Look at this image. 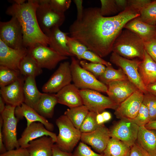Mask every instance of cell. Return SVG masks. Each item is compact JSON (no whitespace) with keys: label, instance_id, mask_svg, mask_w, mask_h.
<instances>
[{"label":"cell","instance_id":"obj_19","mask_svg":"<svg viewBox=\"0 0 156 156\" xmlns=\"http://www.w3.org/2000/svg\"><path fill=\"white\" fill-rule=\"evenodd\" d=\"M44 136L51 137L55 142L57 135L55 133L48 130L44 125L39 122H34L26 127L21 137L18 139L20 147L26 148L29 142Z\"/></svg>","mask_w":156,"mask_h":156},{"label":"cell","instance_id":"obj_20","mask_svg":"<svg viewBox=\"0 0 156 156\" xmlns=\"http://www.w3.org/2000/svg\"><path fill=\"white\" fill-rule=\"evenodd\" d=\"M45 34L49 40V47L60 54L65 56L74 57L70 52L67 44V33L62 32L59 27L51 28Z\"/></svg>","mask_w":156,"mask_h":156},{"label":"cell","instance_id":"obj_30","mask_svg":"<svg viewBox=\"0 0 156 156\" xmlns=\"http://www.w3.org/2000/svg\"><path fill=\"white\" fill-rule=\"evenodd\" d=\"M131 147L117 139L111 138L104 150V156H129Z\"/></svg>","mask_w":156,"mask_h":156},{"label":"cell","instance_id":"obj_32","mask_svg":"<svg viewBox=\"0 0 156 156\" xmlns=\"http://www.w3.org/2000/svg\"><path fill=\"white\" fill-rule=\"evenodd\" d=\"M127 79V76L121 68L116 69L112 65L106 66L104 73L99 77V80L106 85L112 81Z\"/></svg>","mask_w":156,"mask_h":156},{"label":"cell","instance_id":"obj_55","mask_svg":"<svg viewBox=\"0 0 156 156\" xmlns=\"http://www.w3.org/2000/svg\"><path fill=\"white\" fill-rule=\"evenodd\" d=\"M105 122H107L111 120L112 116L110 113L108 112L105 111L101 113Z\"/></svg>","mask_w":156,"mask_h":156},{"label":"cell","instance_id":"obj_16","mask_svg":"<svg viewBox=\"0 0 156 156\" xmlns=\"http://www.w3.org/2000/svg\"><path fill=\"white\" fill-rule=\"evenodd\" d=\"M107 85L108 96L118 105L138 90L128 79L112 81Z\"/></svg>","mask_w":156,"mask_h":156},{"label":"cell","instance_id":"obj_4","mask_svg":"<svg viewBox=\"0 0 156 156\" xmlns=\"http://www.w3.org/2000/svg\"><path fill=\"white\" fill-rule=\"evenodd\" d=\"M55 122L59 131L55 144L61 150L71 153L81 140V133L64 114L57 118Z\"/></svg>","mask_w":156,"mask_h":156},{"label":"cell","instance_id":"obj_3","mask_svg":"<svg viewBox=\"0 0 156 156\" xmlns=\"http://www.w3.org/2000/svg\"><path fill=\"white\" fill-rule=\"evenodd\" d=\"M144 42L131 31L122 30L115 40L112 52L130 60H142L145 53Z\"/></svg>","mask_w":156,"mask_h":156},{"label":"cell","instance_id":"obj_45","mask_svg":"<svg viewBox=\"0 0 156 156\" xmlns=\"http://www.w3.org/2000/svg\"><path fill=\"white\" fill-rule=\"evenodd\" d=\"M151 1L150 0H128V6L139 13L140 11Z\"/></svg>","mask_w":156,"mask_h":156},{"label":"cell","instance_id":"obj_44","mask_svg":"<svg viewBox=\"0 0 156 156\" xmlns=\"http://www.w3.org/2000/svg\"><path fill=\"white\" fill-rule=\"evenodd\" d=\"M145 49L156 62V39L153 38L144 42Z\"/></svg>","mask_w":156,"mask_h":156},{"label":"cell","instance_id":"obj_17","mask_svg":"<svg viewBox=\"0 0 156 156\" xmlns=\"http://www.w3.org/2000/svg\"><path fill=\"white\" fill-rule=\"evenodd\" d=\"M28 53L27 48L13 49L0 39V66L19 70L21 61Z\"/></svg>","mask_w":156,"mask_h":156},{"label":"cell","instance_id":"obj_12","mask_svg":"<svg viewBox=\"0 0 156 156\" xmlns=\"http://www.w3.org/2000/svg\"><path fill=\"white\" fill-rule=\"evenodd\" d=\"M72 81L70 63L65 61L59 67L42 87V91L45 93H57Z\"/></svg>","mask_w":156,"mask_h":156},{"label":"cell","instance_id":"obj_2","mask_svg":"<svg viewBox=\"0 0 156 156\" xmlns=\"http://www.w3.org/2000/svg\"><path fill=\"white\" fill-rule=\"evenodd\" d=\"M39 1L29 0L22 4L12 3L7 9L6 14L16 17L22 27L24 46L30 48L37 43L46 46L49 44L47 36L38 25L36 10Z\"/></svg>","mask_w":156,"mask_h":156},{"label":"cell","instance_id":"obj_28","mask_svg":"<svg viewBox=\"0 0 156 156\" xmlns=\"http://www.w3.org/2000/svg\"><path fill=\"white\" fill-rule=\"evenodd\" d=\"M58 101L55 94L43 93L34 109L45 118H51Z\"/></svg>","mask_w":156,"mask_h":156},{"label":"cell","instance_id":"obj_33","mask_svg":"<svg viewBox=\"0 0 156 156\" xmlns=\"http://www.w3.org/2000/svg\"><path fill=\"white\" fill-rule=\"evenodd\" d=\"M19 70L0 66V87L8 85L18 80L21 76Z\"/></svg>","mask_w":156,"mask_h":156},{"label":"cell","instance_id":"obj_54","mask_svg":"<svg viewBox=\"0 0 156 156\" xmlns=\"http://www.w3.org/2000/svg\"><path fill=\"white\" fill-rule=\"evenodd\" d=\"M145 127L148 129L156 130V120L150 122L145 125Z\"/></svg>","mask_w":156,"mask_h":156},{"label":"cell","instance_id":"obj_48","mask_svg":"<svg viewBox=\"0 0 156 156\" xmlns=\"http://www.w3.org/2000/svg\"><path fill=\"white\" fill-rule=\"evenodd\" d=\"M73 1L76 5L77 9V14L76 19H79L82 17L84 9L82 5L83 1L82 0H74Z\"/></svg>","mask_w":156,"mask_h":156},{"label":"cell","instance_id":"obj_47","mask_svg":"<svg viewBox=\"0 0 156 156\" xmlns=\"http://www.w3.org/2000/svg\"><path fill=\"white\" fill-rule=\"evenodd\" d=\"M129 156H150V155L136 141L131 147Z\"/></svg>","mask_w":156,"mask_h":156},{"label":"cell","instance_id":"obj_26","mask_svg":"<svg viewBox=\"0 0 156 156\" xmlns=\"http://www.w3.org/2000/svg\"><path fill=\"white\" fill-rule=\"evenodd\" d=\"M137 142L149 155L156 156V130L139 127Z\"/></svg>","mask_w":156,"mask_h":156},{"label":"cell","instance_id":"obj_35","mask_svg":"<svg viewBox=\"0 0 156 156\" xmlns=\"http://www.w3.org/2000/svg\"><path fill=\"white\" fill-rule=\"evenodd\" d=\"M68 46L70 53L76 56L79 60L82 59V56L87 48L79 41L67 36Z\"/></svg>","mask_w":156,"mask_h":156},{"label":"cell","instance_id":"obj_18","mask_svg":"<svg viewBox=\"0 0 156 156\" xmlns=\"http://www.w3.org/2000/svg\"><path fill=\"white\" fill-rule=\"evenodd\" d=\"M25 80V77L21 75L12 83L0 87L1 96L7 105L16 107L24 103L23 85Z\"/></svg>","mask_w":156,"mask_h":156},{"label":"cell","instance_id":"obj_58","mask_svg":"<svg viewBox=\"0 0 156 156\" xmlns=\"http://www.w3.org/2000/svg\"><path fill=\"white\" fill-rule=\"evenodd\" d=\"M154 38L156 39V35L155 36Z\"/></svg>","mask_w":156,"mask_h":156},{"label":"cell","instance_id":"obj_46","mask_svg":"<svg viewBox=\"0 0 156 156\" xmlns=\"http://www.w3.org/2000/svg\"><path fill=\"white\" fill-rule=\"evenodd\" d=\"M0 156H29V155L26 148L20 147L18 148L7 151L0 154Z\"/></svg>","mask_w":156,"mask_h":156},{"label":"cell","instance_id":"obj_27","mask_svg":"<svg viewBox=\"0 0 156 156\" xmlns=\"http://www.w3.org/2000/svg\"><path fill=\"white\" fill-rule=\"evenodd\" d=\"M23 92L24 103L34 109L42 93L37 88L35 77L31 76L25 77Z\"/></svg>","mask_w":156,"mask_h":156},{"label":"cell","instance_id":"obj_10","mask_svg":"<svg viewBox=\"0 0 156 156\" xmlns=\"http://www.w3.org/2000/svg\"><path fill=\"white\" fill-rule=\"evenodd\" d=\"M80 93L83 105L87 108L89 111L100 113L107 109L115 110L118 105L108 96L104 95L96 90H80Z\"/></svg>","mask_w":156,"mask_h":156},{"label":"cell","instance_id":"obj_24","mask_svg":"<svg viewBox=\"0 0 156 156\" xmlns=\"http://www.w3.org/2000/svg\"><path fill=\"white\" fill-rule=\"evenodd\" d=\"M124 28L134 33L144 42L154 38L156 35V25L145 23L140 19L138 17L128 22Z\"/></svg>","mask_w":156,"mask_h":156},{"label":"cell","instance_id":"obj_15","mask_svg":"<svg viewBox=\"0 0 156 156\" xmlns=\"http://www.w3.org/2000/svg\"><path fill=\"white\" fill-rule=\"evenodd\" d=\"M110 138L109 129L103 124L92 131L81 133V140L97 153L103 154Z\"/></svg>","mask_w":156,"mask_h":156},{"label":"cell","instance_id":"obj_14","mask_svg":"<svg viewBox=\"0 0 156 156\" xmlns=\"http://www.w3.org/2000/svg\"><path fill=\"white\" fill-rule=\"evenodd\" d=\"M144 95V93L138 89L119 104L115 110L116 117L120 119H133L142 103Z\"/></svg>","mask_w":156,"mask_h":156},{"label":"cell","instance_id":"obj_11","mask_svg":"<svg viewBox=\"0 0 156 156\" xmlns=\"http://www.w3.org/2000/svg\"><path fill=\"white\" fill-rule=\"evenodd\" d=\"M110 61L121 68L128 79L139 90L144 94L147 92L138 71V66L141 60L128 59L112 52L110 57Z\"/></svg>","mask_w":156,"mask_h":156},{"label":"cell","instance_id":"obj_23","mask_svg":"<svg viewBox=\"0 0 156 156\" xmlns=\"http://www.w3.org/2000/svg\"><path fill=\"white\" fill-rule=\"evenodd\" d=\"M54 143L51 137L44 136L30 141L26 148L29 156H52Z\"/></svg>","mask_w":156,"mask_h":156},{"label":"cell","instance_id":"obj_57","mask_svg":"<svg viewBox=\"0 0 156 156\" xmlns=\"http://www.w3.org/2000/svg\"><path fill=\"white\" fill-rule=\"evenodd\" d=\"M26 0H13L11 2H13V3H15L18 5L23 4L25 2Z\"/></svg>","mask_w":156,"mask_h":156},{"label":"cell","instance_id":"obj_22","mask_svg":"<svg viewBox=\"0 0 156 156\" xmlns=\"http://www.w3.org/2000/svg\"><path fill=\"white\" fill-rule=\"evenodd\" d=\"M15 114L19 120L24 117L25 118L27 121V127L33 122H39L43 124L49 131L52 132L54 129L52 123L39 114L34 109L24 103L16 107Z\"/></svg>","mask_w":156,"mask_h":156},{"label":"cell","instance_id":"obj_9","mask_svg":"<svg viewBox=\"0 0 156 156\" xmlns=\"http://www.w3.org/2000/svg\"><path fill=\"white\" fill-rule=\"evenodd\" d=\"M0 39L11 48L18 49L25 48L22 27L16 17L12 16L8 21L0 22Z\"/></svg>","mask_w":156,"mask_h":156},{"label":"cell","instance_id":"obj_21","mask_svg":"<svg viewBox=\"0 0 156 156\" xmlns=\"http://www.w3.org/2000/svg\"><path fill=\"white\" fill-rule=\"evenodd\" d=\"M58 103L69 108L83 105L80 89L74 84H70L55 94Z\"/></svg>","mask_w":156,"mask_h":156},{"label":"cell","instance_id":"obj_6","mask_svg":"<svg viewBox=\"0 0 156 156\" xmlns=\"http://www.w3.org/2000/svg\"><path fill=\"white\" fill-rule=\"evenodd\" d=\"M16 107L7 105L4 111L1 114L3 120L2 132L3 142L7 151L20 147L17 138L16 131L19 120L15 115Z\"/></svg>","mask_w":156,"mask_h":156},{"label":"cell","instance_id":"obj_53","mask_svg":"<svg viewBox=\"0 0 156 156\" xmlns=\"http://www.w3.org/2000/svg\"><path fill=\"white\" fill-rule=\"evenodd\" d=\"M96 120L97 124L99 125L104 124V123L105 122L101 113L97 114L96 116Z\"/></svg>","mask_w":156,"mask_h":156},{"label":"cell","instance_id":"obj_49","mask_svg":"<svg viewBox=\"0 0 156 156\" xmlns=\"http://www.w3.org/2000/svg\"><path fill=\"white\" fill-rule=\"evenodd\" d=\"M3 124V120L1 116H0V153L1 154L6 152L7 150L4 144L3 140L2 128Z\"/></svg>","mask_w":156,"mask_h":156},{"label":"cell","instance_id":"obj_42","mask_svg":"<svg viewBox=\"0 0 156 156\" xmlns=\"http://www.w3.org/2000/svg\"><path fill=\"white\" fill-rule=\"evenodd\" d=\"M52 8L57 12L64 13L70 7L71 0H48Z\"/></svg>","mask_w":156,"mask_h":156},{"label":"cell","instance_id":"obj_13","mask_svg":"<svg viewBox=\"0 0 156 156\" xmlns=\"http://www.w3.org/2000/svg\"><path fill=\"white\" fill-rule=\"evenodd\" d=\"M139 127L131 120L121 119L109 129L110 136L131 147L137 141Z\"/></svg>","mask_w":156,"mask_h":156},{"label":"cell","instance_id":"obj_43","mask_svg":"<svg viewBox=\"0 0 156 156\" xmlns=\"http://www.w3.org/2000/svg\"><path fill=\"white\" fill-rule=\"evenodd\" d=\"M82 59L88 60L91 62L102 64L106 66L112 65L110 63L104 60L98 55L89 50L84 52Z\"/></svg>","mask_w":156,"mask_h":156},{"label":"cell","instance_id":"obj_38","mask_svg":"<svg viewBox=\"0 0 156 156\" xmlns=\"http://www.w3.org/2000/svg\"><path fill=\"white\" fill-rule=\"evenodd\" d=\"M100 2L101 6L100 12L102 16H109L120 12L115 0H101Z\"/></svg>","mask_w":156,"mask_h":156},{"label":"cell","instance_id":"obj_40","mask_svg":"<svg viewBox=\"0 0 156 156\" xmlns=\"http://www.w3.org/2000/svg\"><path fill=\"white\" fill-rule=\"evenodd\" d=\"M131 120L139 127L145 126L150 122L148 109L143 103L142 104L136 116Z\"/></svg>","mask_w":156,"mask_h":156},{"label":"cell","instance_id":"obj_37","mask_svg":"<svg viewBox=\"0 0 156 156\" xmlns=\"http://www.w3.org/2000/svg\"><path fill=\"white\" fill-rule=\"evenodd\" d=\"M142 103L148 109L150 122L156 120V96L148 92L144 94Z\"/></svg>","mask_w":156,"mask_h":156},{"label":"cell","instance_id":"obj_52","mask_svg":"<svg viewBox=\"0 0 156 156\" xmlns=\"http://www.w3.org/2000/svg\"><path fill=\"white\" fill-rule=\"evenodd\" d=\"M146 88L147 92L156 96V81L147 85Z\"/></svg>","mask_w":156,"mask_h":156},{"label":"cell","instance_id":"obj_36","mask_svg":"<svg viewBox=\"0 0 156 156\" xmlns=\"http://www.w3.org/2000/svg\"><path fill=\"white\" fill-rule=\"evenodd\" d=\"M97 113L89 111L80 128L81 133H88L95 130L99 126L96 121Z\"/></svg>","mask_w":156,"mask_h":156},{"label":"cell","instance_id":"obj_7","mask_svg":"<svg viewBox=\"0 0 156 156\" xmlns=\"http://www.w3.org/2000/svg\"><path fill=\"white\" fill-rule=\"evenodd\" d=\"M38 1L36 15L42 31L45 34L52 28L61 26L65 20L64 14L54 10L51 7L48 0Z\"/></svg>","mask_w":156,"mask_h":156},{"label":"cell","instance_id":"obj_59","mask_svg":"<svg viewBox=\"0 0 156 156\" xmlns=\"http://www.w3.org/2000/svg\"></svg>","mask_w":156,"mask_h":156},{"label":"cell","instance_id":"obj_29","mask_svg":"<svg viewBox=\"0 0 156 156\" xmlns=\"http://www.w3.org/2000/svg\"><path fill=\"white\" fill-rule=\"evenodd\" d=\"M42 68L35 59L28 53L21 61L19 70L25 77L31 76L36 77L42 73Z\"/></svg>","mask_w":156,"mask_h":156},{"label":"cell","instance_id":"obj_39","mask_svg":"<svg viewBox=\"0 0 156 156\" xmlns=\"http://www.w3.org/2000/svg\"><path fill=\"white\" fill-rule=\"evenodd\" d=\"M79 64L83 68L92 73L96 78L103 74L106 68L103 64L91 62L88 63L84 60L80 61Z\"/></svg>","mask_w":156,"mask_h":156},{"label":"cell","instance_id":"obj_34","mask_svg":"<svg viewBox=\"0 0 156 156\" xmlns=\"http://www.w3.org/2000/svg\"><path fill=\"white\" fill-rule=\"evenodd\" d=\"M138 17L143 22L152 25H156V0L151 1L140 12Z\"/></svg>","mask_w":156,"mask_h":156},{"label":"cell","instance_id":"obj_50","mask_svg":"<svg viewBox=\"0 0 156 156\" xmlns=\"http://www.w3.org/2000/svg\"><path fill=\"white\" fill-rule=\"evenodd\" d=\"M52 156H72V153L63 151L54 144L53 148Z\"/></svg>","mask_w":156,"mask_h":156},{"label":"cell","instance_id":"obj_8","mask_svg":"<svg viewBox=\"0 0 156 156\" xmlns=\"http://www.w3.org/2000/svg\"><path fill=\"white\" fill-rule=\"evenodd\" d=\"M27 49L28 53L42 68L52 70L59 62L68 59V57L62 55L50 47L40 43L36 44Z\"/></svg>","mask_w":156,"mask_h":156},{"label":"cell","instance_id":"obj_5","mask_svg":"<svg viewBox=\"0 0 156 156\" xmlns=\"http://www.w3.org/2000/svg\"><path fill=\"white\" fill-rule=\"evenodd\" d=\"M70 66L72 81L79 89H90L100 92H107V86L83 68L79 61L74 57H71Z\"/></svg>","mask_w":156,"mask_h":156},{"label":"cell","instance_id":"obj_56","mask_svg":"<svg viewBox=\"0 0 156 156\" xmlns=\"http://www.w3.org/2000/svg\"><path fill=\"white\" fill-rule=\"evenodd\" d=\"M5 102L1 96H0V113H2L5 109Z\"/></svg>","mask_w":156,"mask_h":156},{"label":"cell","instance_id":"obj_25","mask_svg":"<svg viewBox=\"0 0 156 156\" xmlns=\"http://www.w3.org/2000/svg\"><path fill=\"white\" fill-rule=\"evenodd\" d=\"M138 71L145 86L156 81V62L145 50L144 58L139 64Z\"/></svg>","mask_w":156,"mask_h":156},{"label":"cell","instance_id":"obj_41","mask_svg":"<svg viewBox=\"0 0 156 156\" xmlns=\"http://www.w3.org/2000/svg\"><path fill=\"white\" fill-rule=\"evenodd\" d=\"M72 156H104L92 150L90 147L84 143L80 142L75 149Z\"/></svg>","mask_w":156,"mask_h":156},{"label":"cell","instance_id":"obj_51","mask_svg":"<svg viewBox=\"0 0 156 156\" xmlns=\"http://www.w3.org/2000/svg\"><path fill=\"white\" fill-rule=\"evenodd\" d=\"M115 1L120 12L124 11L128 7V0H115Z\"/></svg>","mask_w":156,"mask_h":156},{"label":"cell","instance_id":"obj_1","mask_svg":"<svg viewBox=\"0 0 156 156\" xmlns=\"http://www.w3.org/2000/svg\"><path fill=\"white\" fill-rule=\"evenodd\" d=\"M69 31L70 37L102 58L112 52L119 27L113 17L103 16L99 8L91 7L84 9L81 18L70 25Z\"/></svg>","mask_w":156,"mask_h":156},{"label":"cell","instance_id":"obj_31","mask_svg":"<svg viewBox=\"0 0 156 156\" xmlns=\"http://www.w3.org/2000/svg\"><path fill=\"white\" fill-rule=\"evenodd\" d=\"M89 111L84 105L67 109L64 112L66 115L74 126L79 129Z\"/></svg>","mask_w":156,"mask_h":156}]
</instances>
